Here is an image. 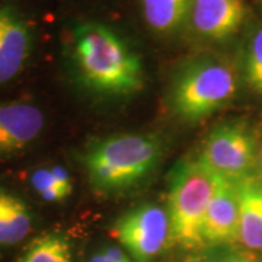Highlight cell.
Returning a JSON list of instances; mask_svg holds the SVG:
<instances>
[{"instance_id": "obj_1", "label": "cell", "mask_w": 262, "mask_h": 262, "mask_svg": "<svg viewBox=\"0 0 262 262\" xmlns=\"http://www.w3.org/2000/svg\"><path fill=\"white\" fill-rule=\"evenodd\" d=\"M66 56L77 83L96 96L130 97L145 86V67L140 55L122 34L100 22L75 25Z\"/></svg>"}, {"instance_id": "obj_2", "label": "cell", "mask_w": 262, "mask_h": 262, "mask_svg": "<svg viewBox=\"0 0 262 262\" xmlns=\"http://www.w3.org/2000/svg\"><path fill=\"white\" fill-rule=\"evenodd\" d=\"M163 152L162 140L155 134H118L94 141L85 150L83 163L94 191L116 196L148 181Z\"/></svg>"}, {"instance_id": "obj_3", "label": "cell", "mask_w": 262, "mask_h": 262, "mask_svg": "<svg viewBox=\"0 0 262 262\" xmlns=\"http://www.w3.org/2000/svg\"><path fill=\"white\" fill-rule=\"evenodd\" d=\"M239 78L237 68L224 58L202 56L186 62L170 84V110L183 122L204 120L233 100Z\"/></svg>"}, {"instance_id": "obj_4", "label": "cell", "mask_w": 262, "mask_h": 262, "mask_svg": "<svg viewBox=\"0 0 262 262\" xmlns=\"http://www.w3.org/2000/svg\"><path fill=\"white\" fill-rule=\"evenodd\" d=\"M216 181L217 175L198 156L180 160L170 172L166 194L170 239L185 250L204 249L203 221Z\"/></svg>"}, {"instance_id": "obj_5", "label": "cell", "mask_w": 262, "mask_h": 262, "mask_svg": "<svg viewBox=\"0 0 262 262\" xmlns=\"http://www.w3.org/2000/svg\"><path fill=\"white\" fill-rule=\"evenodd\" d=\"M257 131L242 119L215 126L198 157L216 175L237 182L257 172Z\"/></svg>"}, {"instance_id": "obj_6", "label": "cell", "mask_w": 262, "mask_h": 262, "mask_svg": "<svg viewBox=\"0 0 262 262\" xmlns=\"http://www.w3.org/2000/svg\"><path fill=\"white\" fill-rule=\"evenodd\" d=\"M112 235L134 261H152L171 242L166 209L150 203L135 206L117 219Z\"/></svg>"}, {"instance_id": "obj_7", "label": "cell", "mask_w": 262, "mask_h": 262, "mask_svg": "<svg viewBox=\"0 0 262 262\" xmlns=\"http://www.w3.org/2000/svg\"><path fill=\"white\" fill-rule=\"evenodd\" d=\"M34 48V32L15 0H0V91L17 81Z\"/></svg>"}, {"instance_id": "obj_8", "label": "cell", "mask_w": 262, "mask_h": 262, "mask_svg": "<svg viewBox=\"0 0 262 262\" xmlns=\"http://www.w3.org/2000/svg\"><path fill=\"white\" fill-rule=\"evenodd\" d=\"M44 112L22 97L0 96V160L12 159L41 135Z\"/></svg>"}, {"instance_id": "obj_9", "label": "cell", "mask_w": 262, "mask_h": 262, "mask_svg": "<svg viewBox=\"0 0 262 262\" xmlns=\"http://www.w3.org/2000/svg\"><path fill=\"white\" fill-rule=\"evenodd\" d=\"M245 17L243 0H192L187 28L199 40L222 44L241 32Z\"/></svg>"}, {"instance_id": "obj_10", "label": "cell", "mask_w": 262, "mask_h": 262, "mask_svg": "<svg viewBox=\"0 0 262 262\" xmlns=\"http://www.w3.org/2000/svg\"><path fill=\"white\" fill-rule=\"evenodd\" d=\"M204 248L224 247L239 241V199L235 182L217 175L216 187L202 227Z\"/></svg>"}, {"instance_id": "obj_11", "label": "cell", "mask_w": 262, "mask_h": 262, "mask_svg": "<svg viewBox=\"0 0 262 262\" xmlns=\"http://www.w3.org/2000/svg\"><path fill=\"white\" fill-rule=\"evenodd\" d=\"M239 199V242L262 250V179L258 172L235 182Z\"/></svg>"}, {"instance_id": "obj_12", "label": "cell", "mask_w": 262, "mask_h": 262, "mask_svg": "<svg viewBox=\"0 0 262 262\" xmlns=\"http://www.w3.org/2000/svg\"><path fill=\"white\" fill-rule=\"evenodd\" d=\"M192 0H140L147 27L159 37H172L187 28Z\"/></svg>"}, {"instance_id": "obj_13", "label": "cell", "mask_w": 262, "mask_h": 262, "mask_svg": "<svg viewBox=\"0 0 262 262\" xmlns=\"http://www.w3.org/2000/svg\"><path fill=\"white\" fill-rule=\"evenodd\" d=\"M32 225V211L24 198L0 185V245H15L24 241Z\"/></svg>"}, {"instance_id": "obj_14", "label": "cell", "mask_w": 262, "mask_h": 262, "mask_svg": "<svg viewBox=\"0 0 262 262\" xmlns=\"http://www.w3.org/2000/svg\"><path fill=\"white\" fill-rule=\"evenodd\" d=\"M238 73L245 86L262 97V26L254 29L245 40Z\"/></svg>"}, {"instance_id": "obj_15", "label": "cell", "mask_w": 262, "mask_h": 262, "mask_svg": "<svg viewBox=\"0 0 262 262\" xmlns=\"http://www.w3.org/2000/svg\"><path fill=\"white\" fill-rule=\"evenodd\" d=\"M17 262H72V245L64 235H41L28 245Z\"/></svg>"}, {"instance_id": "obj_16", "label": "cell", "mask_w": 262, "mask_h": 262, "mask_svg": "<svg viewBox=\"0 0 262 262\" xmlns=\"http://www.w3.org/2000/svg\"><path fill=\"white\" fill-rule=\"evenodd\" d=\"M35 192L48 202H62L72 193V183L67 170L61 166L39 169L31 176Z\"/></svg>"}, {"instance_id": "obj_17", "label": "cell", "mask_w": 262, "mask_h": 262, "mask_svg": "<svg viewBox=\"0 0 262 262\" xmlns=\"http://www.w3.org/2000/svg\"><path fill=\"white\" fill-rule=\"evenodd\" d=\"M192 262H262L244 251L232 249L231 245L204 248L193 256Z\"/></svg>"}, {"instance_id": "obj_18", "label": "cell", "mask_w": 262, "mask_h": 262, "mask_svg": "<svg viewBox=\"0 0 262 262\" xmlns=\"http://www.w3.org/2000/svg\"><path fill=\"white\" fill-rule=\"evenodd\" d=\"M89 262H136L130 255L117 247H106L90 257Z\"/></svg>"}, {"instance_id": "obj_19", "label": "cell", "mask_w": 262, "mask_h": 262, "mask_svg": "<svg viewBox=\"0 0 262 262\" xmlns=\"http://www.w3.org/2000/svg\"><path fill=\"white\" fill-rule=\"evenodd\" d=\"M258 139V150H257V172L262 179V126L260 131H257Z\"/></svg>"}]
</instances>
